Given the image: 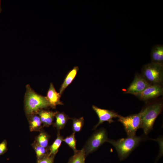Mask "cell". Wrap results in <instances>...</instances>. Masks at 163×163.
<instances>
[{"mask_svg": "<svg viewBox=\"0 0 163 163\" xmlns=\"http://www.w3.org/2000/svg\"><path fill=\"white\" fill-rule=\"evenodd\" d=\"M55 117L56 121L54 126L57 129L58 132H59L60 130L64 127L70 118L64 113L58 111H56Z\"/></svg>", "mask_w": 163, "mask_h": 163, "instance_id": "14", "label": "cell"}, {"mask_svg": "<svg viewBox=\"0 0 163 163\" xmlns=\"http://www.w3.org/2000/svg\"><path fill=\"white\" fill-rule=\"evenodd\" d=\"M49 136L44 132L41 131L36 138V142L39 145L45 148H47Z\"/></svg>", "mask_w": 163, "mask_h": 163, "instance_id": "19", "label": "cell"}, {"mask_svg": "<svg viewBox=\"0 0 163 163\" xmlns=\"http://www.w3.org/2000/svg\"><path fill=\"white\" fill-rule=\"evenodd\" d=\"M142 76L151 84L160 85L163 80V63L151 62L145 65L142 70Z\"/></svg>", "mask_w": 163, "mask_h": 163, "instance_id": "4", "label": "cell"}, {"mask_svg": "<svg viewBox=\"0 0 163 163\" xmlns=\"http://www.w3.org/2000/svg\"><path fill=\"white\" fill-rule=\"evenodd\" d=\"M26 92L24 100V109L27 116L36 114L39 110L50 107L46 96L36 93L27 84L26 85Z\"/></svg>", "mask_w": 163, "mask_h": 163, "instance_id": "1", "label": "cell"}, {"mask_svg": "<svg viewBox=\"0 0 163 163\" xmlns=\"http://www.w3.org/2000/svg\"><path fill=\"white\" fill-rule=\"evenodd\" d=\"M54 155H49L39 160H37V163H53Z\"/></svg>", "mask_w": 163, "mask_h": 163, "instance_id": "22", "label": "cell"}, {"mask_svg": "<svg viewBox=\"0 0 163 163\" xmlns=\"http://www.w3.org/2000/svg\"><path fill=\"white\" fill-rule=\"evenodd\" d=\"M163 93V89L160 85L152 84L148 86L136 96L145 101L162 95Z\"/></svg>", "mask_w": 163, "mask_h": 163, "instance_id": "9", "label": "cell"}, {"mask_svg": "<svg viewBox=\"0 0 163 163\" xmlns=\"http://www.w3.org/2000/svg\"><path fill=\"white\" fill-rule=\"evenodd\" d=\"M33 146L36 154L37 160L40 159L49 155L48 149L47 148H45L39 145L35 141L33 144Z\"/></svg>", "mask_w": 163, "mask_h": 163, "instance_id": "18", "label": "cell"}, {"mask_svg": "<svg viewBox=\"0 0 163 163\" xmlns=\"http://www.w3.org/2000/svg\"><path fill=\"white\" fill-rule=\"evenodd\" d=\"M7 142L4 140L0 143V155L4 154L7 150Z\"/></svg>", "mask_w": 163, "mask_h": 163, "instance_id": "23", "label": "cell"}, {"mask_svg": "<svg viewBox=\"0 0 163 163\" xmlns=\"http://www.w3.org/2000/svg\"><path fill=\"white\" fill-rule=\"evenodd\" d=\"M143 137L136 136H129L115 140L108 139L107 142L111 144L115 148L120 161L125 159L133 150L144 140Z\"/></svg>", "mask_w": 163, "mask_h": 163, "instance_id": "2", "label": "cell"}, {"mask_svg": "<svg viewBox=\"0 0 163 163\" xmlns=\"http://www.w3.org/2000/svg\"><path fill=\"white\" fill-rule=\"evenodd\" d=\"M56 112L41 109L36 114L40 117L44 126L48 127L53 123Z\"/></svg>", "mask_w": 163, "mask_h": 163, "instance_id": "11", "label": "cell"}, {"mask_svg": "<svg viewBox=\"0 0 163 163\" xmlns=\"http://www.w3.org/2000/svg\"><path fill=\"white\" fill-rule=\"evenodd\" d=\"M63 136L60 135L59 132H58L56 138L49 147V155H55L57 152L62 142L63 141Z\"/></svg>", "mask_w": 163, "mask_h": 163, "instance_id": "17", "label": "cell"}, {"mask_svg": "<svg viewBox=\"0 0 163 163\" xmlns=\"http://www.w3.org/2000/svg\"><path fill=\"white\" fill-rule=\"evenodd\" d=\"M92 108L99 119L98 123L94 126L93 129H95L100 125L104 122H107L109 123L114 122L113 118H118L120 116L113 111L100 108L94 105H92Z\"/></svg>", "mask_w": 163, "mask_h": 163, "instance_id": "8", "label": "cell"}, {"mask_svg": "<svg viewBox=\"0 0 163 163\" xmlns=\"http://www.w3.org/2000/svg\"><path fill=\"white\" fill-rule=\"evenodd\" d=\"M61 96L59 93L56 91L53 84L51 83L46 96L50 107L55 108L57 105L63 104L60 100Z\"/></svg>", "mask_w": 163, "mask_h": 163, "instance_id": "10", "label": "cell"}, {"mask_svg": "<svg viewBox=\"0 0 163 163\" xmlns=\"http://www.w3.org/2000/svg\"><path fill=\"white\" fill-rule=\"evenodd\" d=\"M63 141L65 142L74 151H77L76 149V140L75 136V133L73 132L70 136L63 139Z\"/></svg>", "mask_w": 163, "mask_h": 163, "instance_id": "21", "label": "cell"}, {"mask_svg": "<svg viewBox=\"0 0 163 163\" xmlns=\"http://www.w3.org/2000/svg\"><path fill=\"white\" fill-rule=\"evenodd\" d=\"M30 131H39L42 126V122L39 116L37 114H34L28 117Z\"/></svg>", "mask_w": 163, "mask_h": 163, "instance_id": "15", "label": "cell"}, {"mask_svg": "<svg viewBox=\"0 0 163 163\" xmlns=\"http://www.w3.org/2000/svg\"><path fill=\"white\" fill-rule=\"evenodd\" d=\"M72 129L73 132H78L82 129L84 123V119L83 117L78 119L72 118Z\"/></svg>", "mask_w": 163, "mask_h": 163, "instance_id": "20", "label": "cell"}, {"mask_svg": "<svg viewBox=\"0 0 163 163\" xmlns=\"http://www.w3.org/2000/svg\"><path fill=\"white\" fill-rule=\"evenodd\" d=\"M2 10V9L1 6V1L0 0V13L1 12Z\"/></svg>", "mask_w": 163, "mask_h": 163, "instance_id": "24", "label": "cell"}, {"mask_svg": "<svg viewBox=\"0 0 163 163\" xmlns=\"http://www.w3.org/2000/svg\"><path fill=\"white\" fill-rule=\"evenodd\" d=\"M106 130L102 128L96 131L89 139L83 148L86 157L97 150L108 139Z\"/></svg>", "mask_w": 163, "mask_h": 163, "instance_id": "5", "label": "cell"}, {"mask_svg": "<svg viewBox=\"0 0 163 163\" xmlns=\"http://www.w3.org/2000/svg\"><path fill=\"white\" fill-rule=\"evenodd\" d=\"M78 70V67L75 66L68 73L59 89V93L61 95L66 88L74 79Z\"/></svg>", "mask_w": 163, "mask_h": 163, "instance_id": "13", "label": "cell"}, {"mask_svg": "<svg viewBox=\"0 0 163 163\" xmlns=\"http://www.w3.org/2000/svg\"><path fill=\"white\" fill-rule=\"evenodd\" d=\"M151 85L142 75L136 74L125 93L136 96Z\"/></svg>", "mask_w": 163, "mask_h": 163, "instance_id": "7", "label": "cell"}, {"mask_svg": "<svg viewBox=\"0 0 163 163\" xmlns=\"http://www.w3.org/2000/svg\"><path fill=\"white\" fill-rule=\"evenodd\" d=\"M86 157L85 151L83 148L80 150H77L70 158L68 163H85Z\"/></svg>", "mask_w": 163, "mask_h": 163, "instance_id": "16", "label": "cell"}, {"mask_svg": "<svg viewBox=\"0 0 163 163\" xmlns=\"http://www.w3.org/2000/svg\"><path fill=\"white\" fill-rule=\"evenodd\" d=\"M162 104L157 102L149 105L140 111L141 127L144 133L147 135L152 129L158 116L162 111Z\"/></svg>", "mask_w": 163, "mask_h": 163, "instance_id": "3", "label": "cell"}, {"mask_svg": "<svg viewBox=\"0 0 163 163\" xmlns=\"http://www.w3.org/2000/svg\"><path fill=\"white\" fill-rule=\"evenodd\" d=\"M118 121L122 124L128 136H135L136 131L141 127V112L125 117L120 115Z\"/></svg>", "mask_w": 163, "mask_h": 163, "instance_id": "6", "label": "cell"}, {"mask_svg": "<svg viewBox=\"0 0 163 163\" xmlns=\"http://www.w3.org/2000/svg\"><path fill=\"white\" fill-rule=\"evenodd\" d=\"M150 57L152 62L163 63V45H154L151 50Z\"/></svg>", "mask_w": 163, "mask_h": 163, "instance_id": "12", "label": "cell"}]
</instances>
